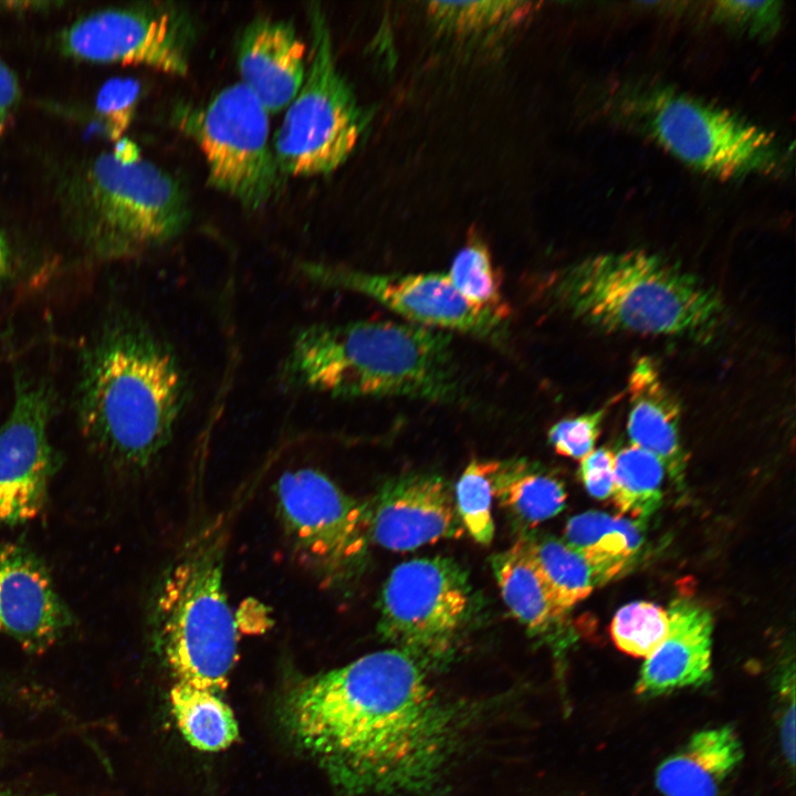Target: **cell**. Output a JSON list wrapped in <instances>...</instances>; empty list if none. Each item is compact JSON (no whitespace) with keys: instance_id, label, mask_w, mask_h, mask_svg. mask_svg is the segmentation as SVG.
I'll use <instances>...</instances> for the list:
<instances>
[{"instance_id":"1","label":"cell","mask_w":796,"mask_h":796,"mask_svg":"<svg viewBox=\"0 0 796 796\" xmlns=\"http://www.w3.org/2000/svg\"><path fill=\"white\" fill-rule=\"evenodd\" d=\"M467 716L396 648L294 681L280 706L294 745L347 796L431 793L458 755Z\"/></svg>"},{"instance_id":"2","label":"cell","mask_w":796,"mask_h":796,"mask_svg":"<svg viewBox=\"0 0 796 796\" xmlns=\"http://www.w3.org/2000/svg\"><path fill=\"white\" fill-rule=\"evenodd\" d=\"M283 383L342 398L468 400L450 333L409 322L314 324L293 338Z\"/></svg>"},{"instance_id":"3","label":"cell","mask_w":796,"mask_h":796,"mask_svg":"<svg viewBox=\"0 0 796 796\" xmlns=\"http://www.w3.org/2000/svg\"><path fill=\"white\" fill-rule=\"evenodd\" d=\"M545 300L608 333L709 341L724 318L719 292L672 262L641 250L586 258L548 275Z\"/></svg>"},{"instance_id":"4","label":"cell","mask_w":796,"mask_h":796,"mask_svg":"<svg viewBox=\"0 0 796 796\" xmlns=\"http://www.w3.org/2000/svg\"><path fill=\"white\" fill-rule=\"evenodd\" d=\"M186 399L187 380L174 349L147 327H121L88 365L83 429L116 464L146 469L170 443Z\"/></svg>"},{"instance_id":"5","label":"cell","mask_w":796,"mask_h":796,"mask_svg":"<svg viewBox=\"0 0 796 796\" xmlns=\"http://www.w3.org/2000/svg\"><path fill=\"white\" fill-rule=\"evenodd\" d=\"M221 522L195 534L165 572L153 607L157 647L176 682L219 693L237 661L238 630L223 586Z\"/></svg>"},{"instance_id":"6","label":"cell","mask_w":796,"mask_h":796,"mask_svg":"<svg viewBox=\"0 0 796 796\" xmlns=\"http://www.w3.org/2000/svg\"><path fill=\"white\" fill-rule=\"evenodd\" d=\"M78 198L97 240L119 254L171 242L186 230L191 217L182 182L143 158L128 142L92 163Z\"/></svg>"},{"instance_id":"7","label":"cell","mask_w":796,"mask_h":796,"mask_svg":"<svg viewBox=\"0 0 796 796\" xmlns=\"http://www.w3.org/2000/svg\"><path fill=\"white\" fill-rule=\"evenodd\" d=\"M306 11L310 63L272 144L283 177H311L336 170L363 138L371 118L338 69L322 4L311 2Z\"/></svg>"},{"instance_id":"8","label":"cell","mask_w":796,"mask_h":796,"mask_svg":"<svg viewBox=\"0 0 796 796\" xmlns=\"http://www.w3.org/2000/svg\"><path fill=\"white\" fill-rule=\"evenodd\" d=\"M170 119L202 153L212 188L251 211L279 195L283 176L270 144L269 112L241 82L202 103L176 102Z\"/></svg>"},{"instance_id":"9","label":"cell","mask_w":796,"mask_h":796,"mask_svg":"<svg viewBox=\"0 0 796 796\" xmlns=\"http://www.w3.org/2000/svg\"><path fill=\"white\" fill-rule=\"evenodd\" d=\"M274 496L284 535L302 566L327 587L359 575L370 542L368 503L347 495L314 468L281 474Z\"/></svg>"},{"instance_id":"10","label":"cell","mask_w":796,"mask_h":796,"mask_svg":"<svg viewBox=\"0 0 796 796\" xmlns=\"http://www.w3.org/2000/svg\"><path fill=\"white\" fill-rule=\"evenodd\" d=\"M646 133L689 167L729 179L772 174L783 151L766 130L724 108L671 91H654L639 102Z\"/></svg>"},{"instance_id":"11","label":"cell","mask_w":796,"mask_h":796,"mask_svg":"<svg viewBox=\"0 0 796 796\" xmlns=\"http://www.w3.org/2000/svg\"><path fill=\"white\" fill-rule=\"evenodd\" d=\"M471 611L464 569L452 558H415L397 565L384 584L378 631L426 670L448 663Z\"/></svg>"},{"instance_id":"12","label":"cell","mask_w":796,"mask_h":796,"mask_svg":"<svg viewBox=\"0 0 796 796\" xmlns=\"http://www.w3.org/2000/svg\"><path fill=\"white\" fill-rule=\"evenodd\" d=\"M199 35L191 10L175 1H155L92 13L63 34V49L90 62L147 65L188 74Z\"/></svg>"},{"instance_id":"13","label":"cell","mask_w":796,"mask_h":796,"mask_svg":"<svg viewBox=\"0 0 796 796\" xmlns=\"http://www.w3.org/2000/svg\"><path fill=\"white\" fill-rule=\"evenodd\" d=\"M298 268L312 282L364 294L409 323L485 341L504 336L506 323L470 304L447 273L379 274L312 262Z\"/></svg>"},{"instance_id":"14","label":"cell","mask_w":796,"mask_h":796,"mask_svg":"<svg viewBox=\"0 0 796 796\" xmlns=\"http://www.w3.org/2000/svg\"><path fill=\"white\" fill-rule=\"evenodd\" d=\"M49 400L42 389L18 390L0 428V523L17 525L42 511L53 472Z\"/></svg>"},{"instance_id":"15","label":"cell","mask_w":796,"mask_h":796,"mask_svg":"<svg viewBox=\"0 0 796 796\" xmlns=\"http://www.w3.org/2000/svg\"><path fill=\"white\" fill-rule=\"evenodd\" d=\"M368 509L370 541L391 551H411L464 531L451 488L434 473L388 480Z\"/></svg>"},{"instance_id":"16","label":"cell","mask_w":796,"mask_h":796,"mask_svg":"<svg viewBox=\"0 0 796 796\" xmlns=\"http://www.w3.org/2000/svg\"><path fill=\"white\" fill-rule=\"evenodd\" d=\"M71 616L42 563L18 545L0 547V635L24 650L51 648Z\"/></svg>"},{"instance_id":"17","label":"cell","mask_w":796,"mask_h":796,"mask_svg":"<svg viewBox=\"0 0 796 796\" xmlns=\"http://www.w3.org/2000/svg\"><path fill=\"white\" fill-rule=\"evenodd\" d=\"M306 45L292 20L255 15L240 30L235 60L245 85L270 113L287 107L306 74Z\"/></svg>"},{"instance_id":"18","label":"cell","mask_w":796,"mask_h":796,"mask_svg":"<svg viewBox=\"0 0 796 796\" xmlns=\"http://www.w3.org/2000/svg\"><path fill=\"white\" fill-rule=\"evenodd\" d=\"M669 630L662 643L646 658L637 693L662 695L695 687L711 675L713 620L710 611L689 598H679L667 610Z\"/></svg>"},{"instance_id":"19","label":"cell","mask_w":796,"mask_h":796,"mask_svg":"<svg viewBox=\"0 0 796 796\" xmlns=\"http://www.w3.org/2000/svg\"><path fill=\"white\" fill-rule=\"evenodd\" d=\"M627 422L631 443L654 454L673 481L684 480L687 458L680 441V404L649 357L639 358L628 379Z\"/></svg>"},{"instance_id":"20","label":"cell","mask_w":796,"mask_h":796,"mask_svg":"<svg viewBox=\"0 0 796 796\" xmlns=\"http://www.w3.org/2000/svg\"><path fill=\"white\" fill-rule=\"evenodd\" d=\"M742 758V742L731 726L704 729L658 766L656 785L663 796H719Z\"/></svg>"},{"instance_id":"21","label":"cell","mask_w":796,"mask_h":796,"mask_svg":"<svg viewBox=\"0 0 796 796\" xmlns=\"http://www.w3.org/2000/svg\"><path fill=\"white\" fill-rule=\"evenodd\" d=\"M502 598L533 636H546L565 619L522 536L491 559Z\"/></svg>"},{"instance_id":"22","label":"cell","mask_w":796,"mask_h":796,"mask_svg":"<svg viewBox=\"0 0 796 796\" xmlns=\"http://www.w3.org/2000/svg\"><path fill=\"white\" fill-rule=\"evenodd\" d=\"M564 535V542L589 565L597 585L606 584L628 570L642 545L636 521L604 512L573 516Z\"/></svg>"},{"instance_id":"23","label":"cell","mask_w":796,"mask_h":796,"mask_svg":"<svg viewBox=\"0 0 796 796\" xmlns=\"http://www.w3.org/2000/svg\"><path fill=\"white\" fill-rule=\"evenodd\" d=\"M492 495L528 527L558 514L566 501L564 486L557 479L522 459L500 461L492 475Z\"/></svg>"},{"instance_id":"24","label":"cell","mask_w":796,"mask_h":796,"mask_svg":"<svg viewBox=\"0 0 796 796\" xmlns=\"http://www.w3.org/2000/svg\"><path fill=\"white\" fill-rule=\"evenodd\" d=\"M170 703L180 732L197 750L216 752L238 740L234 715L218 693L175 682Z\"/></svg>"},{"instance_id":"25","label":"cell","mask_w":796,"mask_h":796,"mask_svg":"<svg viewBox=\"0 0 796 796\" xmlns=\"http://www.w3.org/2000/svg\"><path fill=\"white\" fill-rule=\"evenodd\" d=\"M528 1H431L427 14L444 34L474 39L505 33L536 10Z\"/></svg>"},{"instance_id":"26","label":"cell","mask_w":796,"mask_h":796,"mask_svg":"<svg viewBox=\"0 0 796 796\" xmlns=\"http://www.w3.org/2000/svg\"><path fill=\"white\" fill-rule=\"evenodd\" d=\"M664 465L649 451L630 444L615 454L611 498L622 514L642 522L661 504Z\"/></svg>"},{"instance_id":"27","label":"cell","mask_w":796,"mask_h":796,"mask_svg":"<svg viewBox=\"0 0 796 796\" xmlns=\"http://www.w3.org/2000/svg\"><path fill=\"white\" fill-rule=\"evenodd\" d=\"M531 554L557 605L567 615L597 586L586 561L564 541L526 536Z\"/></svg>"},{"instance_id":"28","label":"cell","mask_w":796,"mask_h":796,"mask_svg":"<svg viewBox=\"0 0 796 796\" xmlns=\"http://www.w3.org/2000/svg\"><path fill=\"white\" fill-rule=\"evenodd\" d=\"M457 291L474 307L506 323L511 308L503 297L501 277L485 242L471 234L447 273Z\"/></svg>"},{"instance_id":"29","label":"cell","mask_w":796,"mask_h":796,"mask_svg":"<svg viewBox=\"0 0 796 796\" xmlns=\"http://www.w3.org/2000/svg\"><path fill=\"white\" fill-rule=\"evenodd\" d=\"M499 465L495 460H473L455 485L454 502L461 524L482 545L490 544L494 536L492 475Z\"/></svg>"},{"instance_id":"30","label":"cell","mask_w":796,"mask_h":796,"mask_svg":"<svg viewBox=\"0 0 796 796\" xmlns=\"http://www.w3.org/2000/svg\"><path fill=\"white\" fill-rule=\"evenodd\" d=\"M668 630L667 610L648 601H635L621 607L610 627L612 639L620 650L645 658L662 643Z\"/></svg>"},{"instance_id":"31","label":"cell","mask_w":796,"mask_h":796,"mask_svg":"<svg viewBox=\"0 0 796 796\" xmlns=\"http://www.w3.org/2000/svg\"><path fill=\"white\" fill-rule=\"evenodd\" d=\"M140 92L134 78L116 77L107 81L97 94L96 109L109 138L117 140L130 125Z\"/></svg>"},{"instance_id":"32","label":"cell","mask_w":796,"mask_h":796,"mask_svg":"<svg viewBox=\"0 0 796 796\" xmlns=\"http://www.w3.org/2000/svg\"><path fill=\"white\" fill-rule=\"evenodd\" d=\"M605 416L606 410L598 409L563 419L549 429V443L557 453L582 460L594 450Z\"/></svg>"},{"instance_id":"33","label":"cell","mask_w":796,"mask_h":796,"mask_svg":"<svg viewBox=\"0 0 796 796\" xmlns=\"http://www.w3.org/2000/svg\"><path fill=\"white\" fill-rule=\"evenodd\" d=\"M777 1H719L713 3L714 18L756 35L774 33L781 20Z\"/></svg>"},{"instance_id":"34","label":"cell","mask_w":796,"mask_h":796,"mask_svg":"<svg viewBox=\"0 0 796 796\" xmlns=\"http://www.w3.org/2000/svg\"><path fill=\"white\" fill-rule=\"evenodd\" d=\"M615 453L606 448L594 449L580 460L579 478L588 493L597 499L611 495Z\"/></svg>"},{"instance_id":"35","label":"cell","mask_w":796,"mask_h":796,"mask_svg":"<svg viewBox=\"0 0 796 796\" xmlns=\"http://www.w3.org/2000/svg\"><path fill=\"white\" fill-rule=\"evenodd\" d=\"M20 98V88L15 75L0 59V134L13 116Z\"/></svg>"},{"instance_id":"36","label":"cell","mask_w":796,"mask_h":796,"mask_svg":"<svg viewBox=\"0 0 796 796\" xmlns=\"http://www.w3.org/2000/svg\"><path fill=\"white\" fill-rule=\"evenodd\" d=\"M0 796H25L17 786L8 782L2 775V753L0 748Z\"/></svg>"},{"instance_id":"37","label":"cell","mask_w":796,"mask_h":796,"mask_svg":"<svg viewBox=\"0 0 796 796\" xmlns=\"http://www.w3.org/2000/svg\"><path fill=\"white\" fill-rule=\"evenodd\" d=\"M7 266V248L0 233V276L3 274Z\"/></svg>"}]
</instances>
